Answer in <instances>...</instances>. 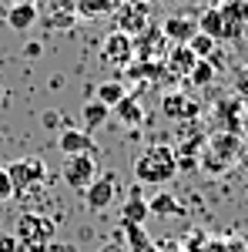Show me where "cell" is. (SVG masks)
Returning a JSON list of instances; mask_svg holds the SVG:
<instances>
[{"instance_id":"obj_24","label":"cell","mask_w":248,"mask_h":252,"mask_svg":"<svg viewBox=\"0 0 248 252\" xmlns=\"http://www.w3.org/2000/svg\"><path fill=\"white\" fill-rule=\"evenodd\" d=\"M124 94H128V88H124L121 81H101V84L94 88V101H101V104H104V108H111V111H114V104Z\"/></svg>"},{"instance_id":"obj_14","label":"cell","mask_w":248,"mask_h":252,"mask_svg":"<svg viewBox=\"0 0 248 252\" xmlns=\"http://www.w3.org/2000/svg\"><path fill=\"white\" fill-rule=\"evenodd\" d=\"M242 138L245 135H235V131H215V135H208L205 148H208L218 161H225L228 168H235V158H238V148H242Z\"/></svg>"},{"instance_id":"obj_15","label":"cell","mask_w":248,"mask_h":252,"mask_svg":"<svg viewBox=\"0 0 248 252\" xmlns=\"http://www.w3.org/2000/svg\"><path fill=\"white\" fill-rule=\"evenodd\" d=\"M194 64H198V58H194V51L188 44H171L168 54H165V67H168L171 78H188Z\"/></svg>"},{"instance_id":"obj_21","label":"cell","mask_w":248,"mask_h":252,"mask_svg":"<svg viewBox=\"0 0 248 252\" xmlns=\"http://www.w3.org/2000/svg\"><path fill=\"white\" fill-rule=\"evenodd\" d=\"M148 209H151V215H171V219H181V215L188 212V209H185L171 192H165V189L148 198Z\"/></svg>"},{"instance_id":"obj_35","label":"cell","mask_w":248,"mask_h":252,"mask_svg":"<svg viewBox=\"0 0 248 252\" xmlns=\"http://www.w3.org/2000/svg\"><path fill=\"white\" fill-rule=\"evenodd\" d=\"M7 3L14 7V3H37V0H7Z\"/></svg>"},{"instance_id":"obj_11","label":"cell","mask_w":248,"mask_h":252,"mask_svg":"<svg viewBox=\"0 0 248 252\" xmlns=\"http://www.w3.org/2000/svg\"><path fill=\"white\" fill-rule=\"evenodd\" d=\"M57 152L64 158H71V155H94L97 145H94V138H91V131H84V128H60Z\"/></svg>"},{"instance_id":"obj_38","label":"cell","mask_w":248,"mask_h":252,"mask_svg":"<svg viewBox=\"0 0 248 252\" xmlns=\"http://www.w3.org/2000/svg\"><path fill=\"white\" fill-rule=\"evenodd\" d=\"M245 185H248V182H245Z\"/></svg>"},{"instance_id":"obj_1","label":"cell","mask_w":248,"mask_h":252,"mask_svg":"<svg viewBox=\"0 0 248 252\" xmlns=\"http://www.w3.org/2000/svg\"><path fill=\"white\" fill-rule=\"evenodd\" d=\"M178 175L171 145H148L144 152L134 155V178L138 185H168Z\"/></svg>"},{"instance_id":"obj_22","label":"cell","mask_w":248,"mask_h":252,"mask_svg":"<svg viewBox=\"0 0 248 252\" xmlns=\"http://www.w3.org/2000/svg\"><path fill=\"white\" fill-rule=\"evenodd\" d=\"M108 118H111V108H104L101 101H84V108H81V121H84V131H97V128H104L108 125Z\"/></svg>"},{"instance_id":"obj_6","label":"cell","mask_w":248,"mask_h":252,"mask_svg":"<svg viewBox=\"0 0 248 252\" xmlns=\"http://www.w3.org/2000/svg\"><path fill=\"white\" fill-rule=\"evenodd\" d=\"M60 178H64V185H67L71 192L84 195V189H87V185L97 178V161H94V155H71V158H64Z\"/></svg>"},{"instance_id":"obj_17","label":"cell","mask_w":248,"mask_h":252,"mask_svg":"<svg viewBox=\"0 0 248 252\" xmlns=\"http://www.w3.org/2000/svg\"><path fill=\"white\" fill-rule=\"evenodd\" d=\"M3 20H7V27H10V31L24 34V31H30V27H34V24L40 20L37 3H14V7H7Z\"/></svg>"},{"instance_id":"obj_2","label":"cell","mask_w":248,"mask_h":252,"mask_svg":"<svg viewBox=\"0 0 248 252\" xmlns=\"http://www.w3.org/2000/svg\"><path fill=\"white\" fill-rule=\"evenodd\" d=\"M20 249H30V246H51L57 239V222L47 219L44 212H24L14 225Z\"/></svg>"},{"instance_id":"obj_28","label":"cell","mask_w":248,"mask_h":252,"mask_svg":"<svg viewBox=\"0 0 248 252\" xmlns=\"http://www.w3.org/2000/svg\"><path fill=\"white\" fill-rule=\"evenodd\" d=\"M10 198H14V182H10L7 168H0V202H10Z\"/></svg>"},{"instance_id":"obj_23","label":"cell","mask_w":248,"mask_h":252,"mask_svg":"<svg viewBox=\"0 0 248 252\" xmlns=\"http://www.w3.org/2000/svg\"><path fill=\"white\" fill-rule=\"evenodd\" d=\"M198 31L221 44V40H225V20H221V10H218V7H208V10L198 17Z\"/></svg>"},{"instance_id":"obj_27","label":"cell","mask_w":248,"mask_h":252,"mask_svg":"<svg viewBox=\"0 0 248 252\" xmlns=\"http://www.w3.org/2000/svg\"><path fill=\"white\" fill-rule=\"evenodd\" d=\"M77 24V14H71V10H51L47 14V27L51 31H71Z\"/></svg>"},{"instance_id":"obj_29","label":"cell","mask_w":248,"mask_h":252,"mask_svg":"<svg viewBox=\"0 0 248 252\" xmlns=\"http://www.w3.org/2000/svg\"><path fill=\"white\" fill-rule=\"evenodd\" d=\"M0 252H20V242L14 232H0Z\"/></svg>"},{"instance_id":"obj_7","label":"cell","mask_w":248,"mask_h":252,"mask_svg":"<svg viewBox=\"0 0 248 252\" xmlns=\"http://www.w3.org/2000/svg\"><path fill=\"white\" fill-rule=\"evenodd\" d=\"M168 47H171V40L165 37L161 24H148L134 37V61H165Z\"/></svg>"},{"instance_id":"obj_26","label":"cell","mask_w":248,"mask_h":252,"mask_svg":"<svg viewBox=\"0 0 248 252\" xmlns=\"http://www.w3.org/2000/svg\"><path fill=\"white\" fill-rule=\"evenodd\" d=\"M188 47L194 51V58H198V61H211L215 54H218V40L208 37V34H201V31L188 40Z\"/></svg>"},{"instance_id":"obj_3","label":"cell","mask_w":248,"mask_h":252,"mask_svg":"<svg viewBox=\"0 0 248 252\" xmlns=\"http://www.w3.org/2000/svg\"><path fill=\"white\" fill-rule=\"evenodd\" d=\"M121 198V182H117V172H97V178L84 189V205L91 212H108L111 205H117Z\"/></svg>"},{"instance_id":"obj_8","label":"cell","mask_w":248,"mask_h":252,"mask_svg":"<svg viewBox=\"0 0 248 252\" xmlns=\"http://www.w3.org/2000/svg\"><path fill=\"white\" fill-rule=\"evenodd\" d=\"M101 61H104L108 67L124 71L134 61V37L121 34V31H111V34L104 37V44H101Z\"/></svg>"},{"instance_id":"obj_34","label":"cell","mask_w":248,"mask_h":252,"mask_svg":"<svg viewBox=\"0 0 248 252\" xmlns=\"http://www.w3.org/2000/svg\"><path fill=\"white\" fill-rule=\"evenodd\" d=\"M248 131V104H245V115H242V135Z\"/></svg>"},{"instance_id":"obj_13","label":"cell","mask_w":248,"mask_h":252,"mask_svg":"<svg viewBox=\"0 0 248 252\" xmlns=\"http://www.w3.org/2000/svg\"><path fill=\"white\" fill-rule=\"evenodd\" d=\"M218 10L225 20V40H238L248 24V0H221Z\"/></svg>"},{"instance_id":"obj_16","label":"cell","mask_w":248,"mask_h":252,"mask_svg":"<svg viewBox=\"0 0 248 252\" xmlns=\"http://www.w3.org/2000/svg\"><path fill=\"white\" fill-rule=\"evenodd\" d=\"M161 31L171 44H188L194 34H198V20L185 17V14H171V17L161 20Z\"/></svg>"},{"instance_id":"obj_32","label":"cell","mask_w":248,"mask_h":252,"mask_svg":"<svg viewBox=\"0 0 248 252\" xmlns=\"http://www.w3.org/2000/svg\"><path fill=\"white\" fill-rule=\"evenodd\" d=\"M40 118H44V128H57V125H60V115H57V111H44Z\"/></svg>"},{"instance_id":"obj_31","label":"cell","mask_w":248,"mask_h":252,"mask_svg":"<svg viewBox=\"0 0 248 252\" xmlns=\"http://www.w3.org/2000/svg\"><path fill=\"white\" fill-rule=\"evenodd\" d=\"M235 91H238V97L248 94V67H242V74H235Z\"/></svg>"},{"instance_id":"obj_25","label":"cell","mask_w":248,"mask_h":252,"mask_svg":"<svg viewBox=\"0 0 248 252\" xmlns=\"http://www.w3.org/2000/svg\"><path fill=\"white\" fill-rule=\"evenodd\" d=\"M185 81H188L191 88H211V84L218 81V64H211V61H198Z\"/></svg>"},{"instance_id":"obj_30","label":"cell","mask_w":248,"mask_h":252,"mask_svg":"<svg viewBox=\"0 0 248 252\" xmlns=\"http://www.w3.org/2000/svg\"><path fill=\"white\" fill-rule=\"evenodd\" d=\"M235 168L248 172V138H242V148H238V158H235Z\"/></svg>"},{"instance_id":"obj_37","label":"cell","mask_w":248,"mask_h":252,"mask_svg":"<svg viewBox=\"0 0 248 252\" xmlns=\"http://www.w3.org/2000/svg\"><path fill=\"white\" fill-rule=\"evenodd\" d=\"M101 252H117V249H111V246H104V249H101Z\"/></svg>"},{"instance_id":"obj_4","label":"cell","mask_w":248,"mask_h":252,"mask_svg":"<svg viewBox=\"0 0 248 252\" xmlns=\"http://www.w3.org/2000/svg\"><path fill=\"white\" fill-rule=\"evenodd\" d=\"M7 175H10V182H14V195H24L30 192V189H37L40 182H47V165H44V158H17V161H10L7 165Z\"/></svg>"},{"instance_id":"obj_9","label":"cell","mask_w":248,"mask_h":252,"mask_svg":"<svg viewBox=\"0 0 248 252\" xmlns=\"http://www.w3.org/2000/svg\"><path fill=\"white\" fill-rule=\"evenodd\" d=\"M161 115L168 121H194L201 115V104L191 94H185V91H168L161 97Z\"/></svg>"},{"instance_id":"obj_19","label":"cell","mask_w":248,"mask_h":252,"mask_svg":"<svg viewBox=\"0 0 248 252\" xmlns=\"http://www.w3.org/2000/svg\"><path fill=\"white\" fill-rule=\"evenodd\" d=\"M124 0H74V10L81 20H101V17H114V10Z\"/></svg>"},{"instance_id":"obj_36","label":"cell","mask_w":248,"mask_h":252,"mask_svg":"<svg viewBox=\"0 0 248 252\" xmlns=\"http://www.w3.org/2000/svg\"><path fill=\"white\" fill-rule=\"evenodd\" d=\"M205 3H208V7H218V3H221V0H205Z\"/></svg>"},{"instance_id":"obj_5","label":"cell","mask_w":248,"mask_h":252,"mask_svg":"<svg viewBox=\"0 0 248 252\" xmlns=\"http://www.w3.org/2000/svg\"><path fill=\"white\" fill-rule=\"evenodd\" d=\"M148 24H151V3L148 0H124L114 10V31L128 34V37H138Z\"/></svg>"},{"instance_id":"obj_18","label":"cell","mask_w":248,"mask_h":252,"mask_svg":"<svg viewBox=\"0 0 248 252\" xmlns=\"http://www.w3.org/2000/svg\"><path fill=\"white\" fill-rule=\"evenodd\" d=\"M124 74L138 84V81H151V84H158V81L168 78V67H165V61H131L128 67H124Z\"/></svg>"},{"instance_id":"obj_10","label":"cell","mask_w":248,"mask_h":252,"mask_svg":"<svg viewBox=\"0 0 248 252\" xmlns=\"http://www.w3.org/2000/svg\"><path fill=\"white\" fill-rule=\"evenodd\" d=\"M148 215H151L148 198L141 192V185L134 182L131 189H128V195H124V202H121V209H117V219H121V225H144Z\"/></svg>"},{"instance_id":"obj_33","label":"cell","mask_w":248,"mask_h":252,"mask_svg":"<svg viewBox=\"0 0 248 252\" xmlns=\"http://www.w3.org/2000/svg\"><path fill=\"white\" fill-rule=\"evenodd\" d=\"M24 54H27V58H40V44H27Z\"/></svg>"},{"instance_id":"obj_12","label":"cell","mask_w":248,"mask_h":252,"mask_svg":"<svg viewBox=\"0 0 248 252\" xmlns=\"http://www.w3.org/2000/svg\"><path fill=\"white\" fill-rule=\"evenodd\" d=\"M242 115H245V97L231 94V97H221L215 104V121L221 125L218 131H235L242 135Z\"/></svg>"},{"instance_id":"obj_20","label":"cell","mask_w":248,"mask_h":252,"mask_svg":"<svg viewBox=\"0 0 248 252\" xmlns=\"http://www.w3.org/2000/svg\"><path fill=\"white\" fill-rule=\"evenodd\" d=\"M114 118L121 121V125H141V121H144V104H141L138 91H128V94L117 101L114 104Z\"/></svg>"}]
</instances>
